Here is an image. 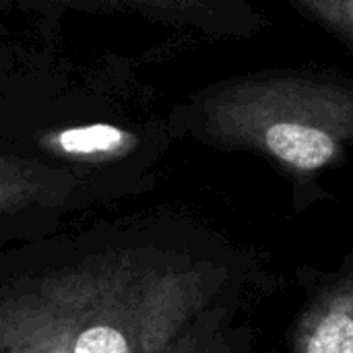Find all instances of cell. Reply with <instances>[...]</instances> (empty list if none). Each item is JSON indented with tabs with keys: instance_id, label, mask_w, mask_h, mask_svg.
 <instances>
[{
	"instance_id": "obj_1",
	"label": "cell",
	"mask_w": 353,
	"mask_h": 353,
	"mask_svg": "<svg viewBox=\"0 0 353 353\" xmlns=\"http://www.w3.org/2000/svg\"><path fill=\"white\" fill-rule=\"evenodd\" d=\"M228 269L155 219L0 246V353H174L221 312Z\"/></svg>"
},
{
	"instance_id": "obj_2",
	"label": "cell",
	"mask_w": 353,
	"mask_h": 353,
	"mask_svg": "<svg viewBox=\"0 0 353 353\" xmlns=\"http://www.w3.org/2000/svg\"><path fill=\"white\" fill-rule=\"evenodd\" d=\"M174 128L217 151L261 155L306 188L353 151V77L329 66L228 77L180 103Z\"/></svg>"
},
{
	"instance_id": "obj_3",
	"label": "cell",
	"mask_w": 353,
	"mask_h": 353,
	"mask_svg": "<svg viewBox=\"0 0 353 353\" xmlns=\"http://www.w3.org/2000/svg\"><path fill=\"white\" fill-rule=\"evenodd\" d=\"M97 6L128 8L178 29L211 37H254L269 25V17L252 0H64Z\"/></svg>"
},
{
	"instance_id": "obj_4",
	"label": "cell",
	"mask_w": 353,
	"mask_h": 353,
	"mask_svg": "<svg viewBox=\"0 0 353 353\" xmlns=\"http://www.w3.org/2000/svg\"><path fill=\"white\" fill-rule=\"evenodd\" d=\"M85 182V174L66 165L0 151V217L60 211Z\"/></svg>"
},
{
	"instance_id": "obj_5",
	"label": "cell",
	"mask_w": 353,
	"mask_h": 353,
	"mask_svg": "<svg viewBox=\"0 0 353 353\" xmlns=\"http://www.w3.org/2000/svg\"><path fill=\"white\" fill-rule=\"evenodd\" d=\"M35 145L54 163L85 174L83 168L110 165L130 155L139 147V137L128 128L99 122L46 130L35 139Z\"/></svg>"
},
{
	"instance_id": "obj_6",
	"label": "cell",
	"mask_w": 353,
	"mask_h": 353,
	"mask_svg": "<svg viewBox=\"0 0 353 353\" xmlns=\"http://www.w3.org/2000/svg\"><path fill=\"white\" fill-rule=\"evenodd\" d=\"M292 353H353V273L316 294L298 323Z\"/></svg>"
},
{
	"instance_id": "obj_7",
	"label": "cell",
	"mask_w": 353,
	"mask_h": 353,
	"mask_svg": "<svg viewBox=\"0 0 353 353\" xmlns=\"http://www.w3.org/2000/svg\"><path fill=\"white\" fill-rule=\"evenodd\" d=\"M300 19L314 25L353 56V0H283Z\"/></svg>"
},
{
	"instance_id": "obj_8",
	"label": "cell",
	"mask_w": 353,
	"mask_h": 353,
	"mask_svg": "<svg viewBox=\"0 0 353 353\" xmlns=\"http://www.w3.org/2000/svg\"><path fill=\"white\" fill-rule=\"evenodd\" d=\"M219 323H221V312H217L199 329H194L174 350V353H230L228 343L223 341V335L219 331Z\"/></svg>"
}]
</instances>
